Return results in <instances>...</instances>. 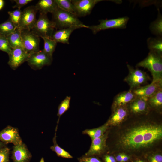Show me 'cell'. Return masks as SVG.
Listing matches in <instances>:
<instances>
[{
	"label": "cell",
	"mask_w": 162,
	"mask_h": 162,
	"mask_svg": "<svg viewBox=\"0 0 162 162\" xmlns=\"http://www.w3.org/2000/svg\"><path fill=\"white\" fill-rule=\"evenodd\" d=\"M21 32V30L17 28L13 32L6 37L12 49L17 47L23 48Z\"/></svg>",
	"instance_id": "cell-23"
},
{
	"label": "cell",
	"mask_w": 162,
	"mask_h": 162,
	"mask_svg": "<svg viewBox=\"0 0 162 162\" xmlns=\"http://www.w3.org/2000/svg\"><path fill=\"white\" fill-rule=\"evenodd\" d=\"M52 21L56 29L73 27L88 28L84 24L76 15L63 10L58 7L52 14Z\"/></svg>",
	"instance_id": "cell-2"
},
{
	"label": "cell",
	"mask_w": 162,
	"mask_h": 162,
	"mask_svg": "<svg viewBox=\"0 0 162 162\" xmlns=\"http://www.w3.org/2000/svg\"><path fill=\"white\" fill-rule=\"evenodd\" d=\"M38 11L35 6H29L25 9L22 11L17 28L21 30H31L36 21V14Z\"/></svg>",
	"instance_id": "cell-8"
},
{
	"label": "cell",
	"mask_w": 162,
	"mask_h": 162,
	"mask_svg": "<svg viewBox=\"0 0 162 162\" xmlns=\"http://www.w3.org/2000/svg\"><path fill=\"white\" fill-rule=\"evenodd\" d=\"M145 156L148 162H162L161 150L149 153Z\"/></svg>",
	"instance_id": "cell-32"
},
{
	"label": "cell",
	"mask_w": 162,
	"mask_h": 162,
	"mask_svg": "<svg viewBox=\"0 0 162 162\" xmlns=\"http://www.w3.org/2000/svg\"><path fill=\"white\" fill-rule=\"evenodd\" d=\"M40 162H45L44 158L43 157L41 158Z\"/></svg>",
	"instance_id": "cell-41"
},
{
	"label": "cell",
	"mask_w": 162,
	"mask_h": 162,
	"mask_svg": "<svg viewBox=\"0 0 162 162\" xmlns=\"http://www.w3.org/2000/svg\"><path fill=\"white\" fill-rule=\"evenodd\" d=\"M55 1L58 8L76 15L71 0H55Z\"/></svg>",
	"instance_id": "cell-29"
},
{
	"label": "cell",
	"mask_w": 162,
	"mask_h": 162,
	"mask_svg": "<svg viewBox=\"0 0 162 162\" xmlns=\"http://www.w3.org/2000/svg\"><path fill=\"white\" fill-rule=\"evenodd\" d=\"M32 0H14L15 4L13 6V8H17L20 9L21 8L28 3L32 2Z\"/></svg>",
	"instance_id": "cell-36"
},
{
	"label": "cell",
	"mask_w": 162,
	"mask_h": 162,
	"mask_svg": "<svg viewBox=\"0 0 162 162\" xmlns=\"http://www.w3.org/2000/svg\"><path fill=\"white\" fill-rule=\"evenodd\" d=\"M52 61V58L43 50H40L31 54L27 62L32 69L36 70L41 69L45 66L51 65Z\"/></svg>",
	"instance_id": "cell-10"
},
{
	"label": "cell",
	"mask_w": 162,
	"mask_h": 162,
	"mask_svg": "<svg viewBox=\"0 0 162 162\" xmlns=\"http://www.w3.org/2000/svg\"><path fill=\"white\" fill-rule=\"evenodd\" d=\"M136 98L132 90L130 89L119 93L114 98L111 107L112 112L117 107L127 105Z\"/></svg>",
	"instance_id": "cell-18"
},
{
	"label": "cell",
	"mask_w": 162,
	"mask_h": 162,
	"mask_svg": "<svg viewBox=\"0 0 162 162\" xmlns=\"http://www.w3.org/2000/svg\"><path fill=\"white\" fill-rule=\"evenodd\" d=\"M104 154L103 158L104 162H117L115 156L112 154L107 153Z\"/></svg>",
	"instance_id": "cell-37"
},
{
	"label": "cell",
	"mask_w": 162,
	"mask_h": 162,
	"mask_svg": "<svg viewBox=\"0 0 162 162\" xmlns=\"http://www.w3.org/2000/svg\"><path fill=\"white\" fill-rule=\"evenodd\" d=\"M21 35L23 49L30 55L40 50V37L31 30H21Z\"/></svg>",
	"instance_id": "cell-7"
},
{
	"label": "cell",
	"mask_w": 162,
	"mask_h": 162,
	"mask_svg": "<svg viewBox=\"0 0 162 162\" xmlns=\"http://www.w3.org/2000/svg\"><path fill=\"white\" fill-rule=\"evenodd\" d=\"M80 28L78 27H73L56 29L50 38L55 40L57 43L69 44V38L71 34L75 30Z\"/></svg>",
	"instance_id": "cell-19"
},
{
	"label": "cell",
	"mask_w": 162,
	"mask_h": 162,
	"mask_svg": "<svg viewBox=\"0 0 162 162\" xmlns=\"http://www.w3.org/2000/svg\"><path fill=\"white\" fill-rule=\"evenodd\" d=\"M79 162H102L99 158L94 156H87L85 155L78 159Z\"/></svg>",
	"instance_id": "cell-35"
},
{
	"label": "cell",
	"mask_w": 162,
	"mask_h": 162,
	"mask_svg": "<svg viewBox=\"0 0 162 162\" xmlns=\"http://www.w3.org/2000/svg\"><path fill=\"white\" fill-rule=\"evenodd\" d=\"M8 55L9 59L8 64L13 70H16L22 64L27 62L30 56L22 47L12 49Z\"/></svg>",
	"instance_id": "cell-12"
},
{
	"label": "cell",
	"mask_w": 162,
	"mask_h": 162,
	"mask_svg": "<svg viewBox=\"0 0 162 162\" xmlns=\"http://www.w3.org/2000/svg\"><path fill=\"white\" fill-rule=\"evenodd\" d=\"M129 18L127 16L110 20H99L97 25L89 26V28L93 34H95L99 32L110 28H126Z\"/></svg>",
	"instance_id": "cell-6"
},
{
	"label": "cell",
	"mask_w": 162,
	"mask_h": 162,
	"mask_svg": "<svg viewBox=\"0 0 162 162\" xmlns=\"http://www.w3.org/2000/svg\"><path fill=\"white\" fill-rule=\"evenodd\" d=\"M107 137V130L102 136L92 140L90 148L85 155L87 156L100 155L108 153V149L106 144Z\"/></svg>",
	"instance_id": "cell-11"
},
{
	"label": "cell",
	"mask_w": 162,
	"mask_h": 162,
	"mask_svg": "<svg viewBox=\"0 0 162 162\" xmlns=\"http://www.w3.org/2000/svg\"><path fill=\"white\" fill-rule=\"evenodd\" d=\"M136 66L146 68L151 73L153 77L152 82L162 80V54L150 51Z\"/></svg>",
	"instance_id": "cell-3"
},
{
	"label": "cell",
	"mask_w": 162,
	"mask_h": 162,
	"mask_svg": "<svg viewBox=\"0 0 162 162\" xmlns=\"http://www.w3.org/2000/svg\"><path fill=\"white\" fill-rule=\"evenodd\" d=\"M40 13L52 14L58 8L55 0H40L35 6Z\"/></svg>",
	"instance_id": "cell-20"
},
{
	"label": "cell",
	"mask_w": 162,
	"mask_h": 162,
	"mask_svg": "<svg viewBox=\"0 0 162 162\" xmlns=\"http://www.w3.org/2000/svg\"><path fill=\"white\" fill-rule=\"evenodd\" d=\"M6 146V144L0 140V149Z\"/></svg>",
	"instance_id": "cell-39"
},
{
	"label": "cell",
	"mask_w": 162,
	"mask_h": 162,
	"mask_svg": "<svg viewBox=\"0 0 162 162\" xmlns=\"http://www.w3.org/2000/svg\"><path fill=\"white\" fill-rule=\"evenodd\" d=\"M20 9H17L12 11H9L8 14L9 15V19L14 24L17 28L22 13Z\"/></svg>",
	"instance_id": "cell-31"
},
{
	"label": "cell",
	"mask_w": 162,
	"mask_h": 162,
	"mask_svg": "<svg viewBox=\"0 0 162 162\" xmlns=\"http://www.w3.org/2000/svg\"><path fill=\"white\" fill-rule=\"evenodd\" d=\"M127 106L129 116L147 115L151 111L148 103L147 100L141 97H136Z\"/></svg>",
	"instance_id": "cell-9"
},
{
	"label": "cell",
	"mask_w": 162,
	"mask_h": 162,
	"mask_svg": "<svg viewBox=\"0 0 162 162\" xmlns=\"http://www.w3.org/2000/svg\"><path fill=\"white\" fill-rule=\"evenodd\" d=\"M56 30L55 23L49 20L47 15L40 13L38 19L31 30L39 37L50 38Z\"/></svg>",
	"instance_id": "cell-4"
},
{
	"label": "cell",
	"mask_w": 162,
	"mask_h": 162,
	"mask_svg": "<svg viewBox=\"0 0 162 162\" xmlns=\"http://www.w3.org/2000/svg\"><path fill=\"white\" fill-rule=\"evenodd\" d=\"M110 126L106 122L98 128L86 129L82 131V134L88 135L92 140L99 137L103 136L109 129Z\"/></svg>",
	"instance_id": "cell-22"
},
{
	"label": "cell",
	"mask_w": 162,
	"mask_h": 162,
	"mask_svg": "<svg viewBox=\"0 0 162 162\" xmlns=\"http://www.w3.org/2000/svg\"><path fill=\"white\" fill-rule=\"evenodd\" d=\"M150 28L153 34L159 37H161L162 36V18L159 10L158 18L151 23Z\"/></svg>",
	"instance_id": "cell-28"
},
{
	"label": "cell",
	"mask_w": 162,
	"mask_h": 162,
	"mask_svg": "<svg viewBox=\"0 0 162 162\" xmlns=\"http://www.w3.org/2000/svg\"><path fill=\"white\" fill-rule=\"evenodd\" d=\"M101 0H72L76 15L78 17H83L89 15L93 8Z\"/></svg>",
	"instance_id": "cell-13"
},
{
	"label": "cell",
	"mask_w": 162,
	"mask_h": 162,
	"mask_svg": "<svg viewBox=\"0 0 162 162\" xmlns=\"http://www.w3.org/2000/svg\"><path fill=\"white\" fill-rule=\"evenodd\" d=\"M127 66L129 73L124 81L128 84L130 89L133 90L140 87L150 79L146 72L138 68L135 69L129 64Z\"/></svg>",
	"instance_id": "cell-5"
},
{
	"label": "cell",
	"mask_w": 162,
	"mask_h": 162,
	"mask_svg": "<svg viewBox=\"0 0 162 162\" xmlns=\"http://www.w3.org/2000/svg\"><path fill=\"white\" fill-rule=\"evenodd\" d=\"M112 112L111 115L106 122L110 127L119 125L129 116L127 105L117 107Z\"/></svg>",
	"instance_id": "cell-17"
},
{
	"label": "cell",
	"mask_w": 162,
	"mask_h": 162,
	"mask_svg": "<svg viewBox=\"0 0 162 162\" xmlns=\"http://www.w3.org/2000/svg\"><path fill=\"white\" fill-rule=\"evenodd\" d=\"M147 44L151 52L162 54V39L161 37L149 38L147 40Z\"/></svg>",
	"instance_id": "cell-24"
},
{
	"label": "cell",
	"mask_w": 162,
	"mask_h": 162,
	"mask_svg": "<svg viewBox=\"0 0 162 162\" xmlns=\"http://www.w3.org/2000/svg\"><path fill=\"white\" fill-rule=\"evenodd\" d=\"M32 157L27 147L23 142L13 146L11 158L14 162H29Z\"/></svg>",
	"instance_id": "cell-16"
},
{
	"label": "cell",
	"mask_w": 162,
	"mask_h": 162,
	"mask_svg": "<svg viewBox=\"0 0 162 162\" xmlns=\"http://www.w3.org/2000/svg\"><path fill=\"white\" fill-rule=\"evenodd\" d=\"M133 162H145L141 159H137L134 160Z\"/></svg>",
	"instance_id": "cell-40"
},
{
	"label": "cell",
	"mask_w": 162,
	"mask_h": 162,
	"mask_svg": "<svg viewBox=\"0 0 162 162\" xmlns=\"http://www.w3.org/2000/svg\"><path fill=\"white\" fill-rule=\"evenodd\" d=\"M147 102L151 110L162 114V89L148 98Z\"/></svg>",
	"instance_id": "cell-21"
},
{
	"label": "cell",
	"mask_w": 162,
	"mask_h": 162,
	"mask_svg": "<svg viewBox=\"0 0 162 162\" xmlns=\"http://www.w3.org/2000/svg\"><path fill=\"white\" fill-rule=\"evenodd\" d=\"M152 112L129 116L119 125L110 127L106 141L108 153H123L131 157L161 150L162 120Z\"/></svg>",
	"instance_id": "cell-1"
},
{
	"label": "cell",
	"mask_w": 162,
	"mask_h": 162,
	"mask_svg": "<svg viewBox=\"0 0 162 162\" xmlns=\"http://www.w3.org/2000/svg\"><path fill=\"white\" fill-rule=\"evenodd\" d=\"M70 100L71 97L67 96L59 104L58 107V111L57 114L58 117L57 125L59 122L61 116L69 108Z\"/></svg>",
	"instance_id": "cell-30"
},
{
	"label": "cell",
	"mask_w": 162,
	"mask_h": 162,
	"mask_svg": "<svg viewBox=\"0 0 162 162\" xmlns=\"http://www.w3.org/2000/svg\"><path fill=\"white\" fill-rule=\"evenodd\" d=\"M10 149L7 146L0 149V162H9Z\"/></svg>",
	"instance_id": "cell-34"
},
{
	"label": "cell",
	"mask_w": 162,
	"mask_h": 162,
	"mask_svg": "<svg viewBox=\"0 0 162 162\" xmlns=\"http://www.w3.org/2000/svg\"><path fill=\"white\" fill-rule=\"evenodd\" d=\"M4 1L3 0H0V10L2 9L4 7Z\"/></svg>",
	"instance_id": "cell-38"
},
{
	"label": "cell",
	"mask_w": 162,
	"mask_h": 162,
	"mask_svg": "<svg viewBox=\"0 0 162 162\" xmlns=\"http://www.w3.org/2000/svg\"><path fill=\"white\" fill-rule=\"evenodd\" d=\"M162 89V80L154 82L146 86H142L132 90L136 97L147 100Z\"/></svg>",
	"instance_id": "cell-15"
},
{
	"label": "cell",
	"mask_w": 162,
	"mask_h": 162,
	"mask_svg": "<svg viewBox=\"0 0 162 162\" xmlns=\"http://www.w3.org/2000/svg\"><path fill=\"white\" fill-rule=\"evenodd\" d=\"M44 40V51L51 57L52 58L53 52L55 50L57 43L49 38H41Z\"/></svg>",
	"instance_id": "cell-27"
},
{
	"label": "cell",
	"mask_w": 162,
	"mask_h": 162,
	"mask_svg": "<svg viewBox=\"0 0 162 162\" xmlns=\"http://www.w3.org/2000/svg\"><path fill=\"white\" fill-rule=\"evenodd\" d=\"M0 140L6 144L12 143L14 145L23 142L18 129L10 125H8L0 131Z\"/></svg>",
	"instance_id": "cell-14"
},
{
	"label": "cell",
	"mask_w": 162,
	"mask_h": 162,
	"mask_svg": "<svg viewBox=\"0 0 162 162\" xmlns=\"http://www.w3.org/2000/svg\"><path fill=\"white\" fill-rule=\"evenodd\" d=\"M12 50L7 37L0 34V51L4 52L8 55Z\"/></svg>",
	"instance_id": "cell-33"
},
{
	"label": "cell",
	"mask_w": 162,
	"mask_h": 162,
	"mask_svg": "<svg viewBox=\"0 0 162 162\" xmlns=\"http://www.w3.org/2000/svg\"><path fill=\"white\" fill-rule=\"evenodd\" d=\"M57 129V126L56 128L54 136L52 139L53 145L50 147V149L54 152L59 157L67 158H73V156L68 152L61 147L58 144L56 140Z\"/></svg>",
	"instance_id": "cell-25"
},
{
	"label": "cell",
	"mask_w": 162,
	"mask_h": 162,
	"mask_svg": "<svg viewBox=\"0 0 162 162\" xmlns=\"http://www.w3.org/2000/svg\"><path fill=\"white\" fill-rule=\"evenodd\" d=\"M17 28V27L9 18L4 22L0 24V34L7 37Z\"/></svg>",
	"instance_id": "cell-26"
}]
</instances>
